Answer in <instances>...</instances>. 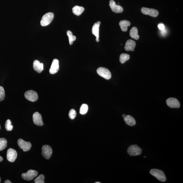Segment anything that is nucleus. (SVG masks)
<instances>
[{"label": "nucleus", "mask_w": 183, "mask_h": 183, "mask_svg": "<svg viewBox=\"0 0 183 183\" xmlns=\"http://www.w3.org/2000/svg\"><path fill=\"white\" fill-rule=\"evenodd\" d=\"M17 143L20 148L24 152L28 151L30 150L32 146L30 142L24 141L22 139H18Z\"/></svg>", "instance_id": "9"}, {"label": "nucleus", "mask_w": 183, "mask_h": 183, "mask_svg": "<svg viewBox=\"0 0 183 183\" xmlns=\"http://www.w3.org/2000/svg\"><path fill=\"white\" fill-rule=\"evenodd\" d=\"M67 35L69 37V44L70 45H72L73 42L76 40V37L73 35L72 33L70 31H68L67 32Z\"/></svg>", "instance_id": "24"}, {"label": "nucleus", "mask_w": 183, "mask_h": 183, "mask_svg": "<svg viewBox=\"0 0 183 183\" xmlns=\"http://www.w3.org/2000/svg\"><path fill=\"white\" fill-rule=\"evenodd\" d=\"M166 103L168 106L171 108H178L180 106V102L175 98H170L166 100Z\"/></svg>", "instance_id": "10"}, {"label": "nucleus", "mask_w": 183, "mask_h": 183, "mask_svg": "<svg viewBox=\"0 0 183 183\" xmlns=\"http://www.w3.org/2000/svg\"><path fill=\"white\" fill-rule=\"evenodd\" d=\"M52 154V148L50 146L45 145L42 146V154L43 156L46 159H49Z\"/></svg>", "instance_id": "8"}, {"label": "nucleus", "mask_w": 183, "mask_h": 183, "mask_svg": "<svg viewBox=\"0 0 183 183\" xmlns=\"http://www.w3.org/2000/svg\"><path fill=\"white\" fill-rule=\"evenodd\" d=\"M158 28L161 31L164 30L165 29V26L163 24H160L158 25Z\"/></svg>", "instance_id": "30"}, {"label": "nucleus", "mask_w": 183, "mask_h": 183, "mask_svg": "<svg viewBox=\"0 0 183 183\" xmlns=\"http://www.w3.org/2000/svg\"><path fill=\"white\" fill-rule=\"evenodd\" d=\"M3 159L1 156H0V162L3 161Z\"/></svg>", "instance_id": "32"}, {"label": "nucleus", "mask_w": 183, "mask_h": 183, "mask_svg": "<svg viewBox=\"0 0 183 183\" xmlns=\"http://www.w3.org/2000/svg\"><path fill=\"white\" fill-rule=\"evenodd\" d=\"M59 69V61L57 59H54L53 61L49 72L51 74H55L58 72Z\"/></svg>", "instance_id": "14"}, {"label": "nucleus", "mask_w": 183, "mask_h": 183, "mask_svg": "<svg viewBox=\"0 0 183 183\" xmlns=\"http://www.w3.org/2000/svg\"><path fill=\"white\" fill-rule=\"evenodd\" d=\"M0 129H1V125H0Z\"/></svg>", "instance_id": "38"}, {"label": "nucleus", "mask_w": 183, "mask_h": 183, "mask_svg": "<svg viewBox=\"0 0 183 183\" xmlns=\"http://www.w3.org/2000/svg\"><path fill=\"white\" fill-rule=\"evenodd\" d=\"M96 42H98L99 41V38H96Z\"/></svg>", "instance_id": "33"}, {"label": "nucleus", "mask_w": 183, "mask_h": 183, "mask_svg": "<svg viewBox=\"0 0 183 183\" xmlns=\"http://www.w3.org/2000/svg\"><path fill=\"white\" fill-rule=\"evenodd\" d=\"M144 158H146V156H144Z\"/></svg>", "instance_id": "37"}, {"label": "nucleus", "mask_w": 183, "mask_h": 183, "mask_svg": "<svg viewBox=\"0 0 183 183\" xmlns=\"http://www.w3.org/2000/svg\"><path fill=\"white\" fill-rule=\"evenodd\" d=\"M88 106L85 104H83L81 106L80 110V113L81 114L84 115L86 114L88 111Z\"/></svg>", "instance_id": "25"}, {"label": "nucleus", "mask_w": 183, "mask_h": 183, "mask_svg": "<svg viewBox=\"0 0 183 183\" xmlns=\"http://www.w3.org/2000/svg\"><path fill=\"white\" fill-rule=\"evenodd\" d=\"M130 36L134 39L137 40L139 38V36L138 34L137 28L135 26L132 28L130 31Z\"/></svg>", "instance_id": "20"}, {"label": "nucleus", "mask_w": 183, "mask_h": 183, "mask_svg": "<svg viewBox=\"0 0 183 183\" xmlns=\"http://www.w3.org/2000/svg\"><path fill=\"white\" fill-rule=\"evenodd\" d=\"M128 153L130 156H136L140 155L142 153V149L137 145H132L129 146L127 150Z\"/></svg>", "instance_id": "3"}, {"label": "nucleus", "mask_w": 183, "mask_h": 183, "mask_svg": "<svg viewBox=\"0 0 183 183\" xmlns=\"http://www.w3.org/2000/svg\"><path fill=\"white\" fill-rule=\"evenodd\" d=\"M1 182V177H0V182Z\"/></svg>", "instance_id": "36"}, {"label": "nucleus", "mask_w": 183, "mask_h": 183, "mask_svg": "<svg viewBox=\"0 0 183 183\" xmlns=\"http://www.w3.org/2000/svg\"><path fill=\"white\" fill-rule=\"evenodd\" d=\"M45 177L44 175L41 174L37 177L34 180L35 183H44V182Z\"/></svg>", "instance_id": "26"}, {"label": "nucleus", "mask_w": 183, "mask_h": 183, "mask_svg": "<svg viewBox=\"0 0 183 183\" xmlns=\"http://www.w3.org/2000/svg\"><path fill=\"white\" fill-rule=\"evenodd\" d=\"M7 141L5 138H0V151L5 149L7 146Z\"/></svg>", "instance_id": "23"}, {"label": "nucleus", "mask_w": 183, "mask_h": 183, "mask_svg": "<svg viewBox=\"0 0 183 183\" xmlns=\"http://www.w3.org/2000/svg\"><path fill=\"white\" fill-rule=\"evenodd\" d=\"M33 123L35 125L38 126H42L44 125L42 115L38 112H36L33 114Z\"/></svg>", "instance_id": "13"}, {"label": "nucleus", "mask_w": 183, "mask_h": 183, "mask_svg": "<svg viewBox=\"0 0 183 183\" xmlns=\"http://www.w3.org/2000/svg\"><path fill=\"white\" fill-rule=\"evenodd\" d=\"M101 24L100 21H97L94 24L92 27V33L96 37V38L99 37V28Z\"/></svg>", "instance_id": "18"}, {"label": "nucleus", "mask_w": 183, "mask_h": 183, "mask_svg": "<svg viewBox=\"0 0 183 183\" xmlns=\"http://www.w3.org/2000/svg\"><path fill=\"white\" fill-rule=\"evenodd\" d=\"M109 6L112 11L115 13H121L123 11V7L121 6L117 5L113 0H111L110 1Z\"/></svg>", "instance_id": "12"}, {"label": "nucleus", "mask_w": 183, "mask_h": 183, "mask_svg": "<svg viewBox=\"0 0 183 183\" xmlns=\"http://www.w3.org/2000/svg\"><path fill=\"white\" fill-rule=\"evenodd\" d=\"M34 70L38 73H40L44 70V64L38 60L34 61L33 64Z\"/></svg>", "instance_id": "16"}, {"label": "nucleus", "mask_w": 183, "mask_h": 183, "mask_svg": "<svg viewBox=\"0 0 183 183\" xmlns=\"http://www.w3.org/2000/svg\"><path fill=\"white\" fill-rule=\"evenodd\" d=\"M95 183H101V182H95Z\"/></svg>", "instance_id": "35"}, {"label": "nucleus", "mask_w": 183, "mask_h": 183, "mask_svg": "<svg viewBox=\"0 0 183 183\" xmlns=\"http://www.w3.org/2000/svg\"><path fill=\"white\" fill-rule=\"evenodd\" d=\"M124 120L128 125L133 126L136 125L135 119L131 115H126L125 117L124 118Z\"/></svg>", "instance_id": "17"}, {"label": "nucleus", "mask_w": 183, "mask_h": 183, "mask_svg": "<svg viewBox=\"0 0 183 183\" xmlns=\"http://www.w3.org/2000/svg\"><path fill=\"white\" fill-rule=\"evenodd\" d=\"M97 72L100 76L107 80H109L111 78V73L108 69L107 68L99 67L97 69Z\"/></svg>", "instance_id": "4"}, {"label": "nucleus", "mask_w": 183, "mask_h": 183, "mask_svg": "<svg viewBox=\"0 0 183 183\" xmlns=\"http://www.w3.org/2000/svg\"><path fill=\"white\" fill-rule=\"evenodd\" d=\"M54 17V14L52 12H49L45 14L42 16L40 21L42 26H48L52 22Z\"/></svg>", "instance_id": "2"}, {"label": "nucleus", "mask_w": 183, "mask_h": 183, "mask_svg": "<svg viewBox=\"0 0 183 183\" xmlns=\"http://www.w3.org/2000/svg\"><path fill=\"white\" fill-rule=\"evenodd\" d=\"M126 115L125 114H123V115H122V117H123V118H125V117Z\"/></svg>", "instance_id": "34"}, {"label": "nucleus", "mask_w": 183, "mask_h": 183, "mask_svg": "<svg viewBox=\"0 0 183 183\" xmlns=\"http://www.w3.org/2000/svg\"><path fill=\"white\" fill-rule=\"evenodd\" d=\"M26 98L32 102L36 101L38 99V95L36 92L33 90H29L26 92L24 94Z\"/></svg>", "instance_id": "7"}, {"label": "nucleus", "mask_w": 183, "mask_h": 183, "mask_svg": "<svg viewBox=\"0 0 183 183\" xmlns=\"http://www.w3.org/2000/svg\"><path fill=\"white\" fill-rule=\"evenodd\" d=\"M5 128L8 131H11L13 129V126L12 125L10 119L6 121L5 123Z\"/></svg>", "instance_id": "27"}, {"label": "nucleus", "mask_w": 183, "mask_h": 183, "mask_svg": "<svg viewBox=\"0 0 183 183\" xmlns=\"http://www.w3.org/2000/svg\"><path fill=\"white\" fill-rule=\"evenodd\" d=\"M76 112L74 109L70 110L69 113V117L71 119H73L76 117Z\"/></svg>", "instance_id": "29"}, {"label": "nucleus", "mask_w": 183, "mask_h": 183, "mask_svg": "<svg viewBox=\"0 0 183 183\" xmlns=\"http://www.w3.org/2000/svg\"><path fill=\"white\" fill-rule=\"evenodd\" d=\"M150 173L158 180L162 182H166V180L165 175L164 172L157 169H152L150 171Z\"/></svg>", "instance_id": "1"}, {"label": "nucleus", "mask_w": 183, "mask_h": 183, "mask_svg": "<svg viewBox=\"0 0 183 183\" xmlns=\"http://www.w3.org/2000/svg\"><path fill=\"white\" fill-rule=\"evenodd\" d=\"M5 183H11V181H10L9 180H7L5 181V182H4Z\"/></svg>", "instance_id": "31"}, {"label": "nucleus", "mask_w": 183, "mask_h": 183, "mask_svg": "<svg viewBox=\"0 0 183 183\" xmlns=\"http://www.w3.org/2000/svg\"><path fill=\"white\" fill-rule=\"evenodd\" d=\"M38 173L35 170H30L26 173H22L21 176L24 180L30 181L33 180L34 178L37 176Z\"/></svg>", "instance_id": "5"}, {"label": "nucleus", "mask_w": 183, "mask_h": 183, "mask_svg": "<svg viewBox=\"0 0 183 183\" xmlns=\"http://www.w3.org/2000/svg\"><path fill=\"white\" fill-rule=\"evenodd\" d=\"M119 25L122 31L126 32L127 31L128 27L131 25V22L127 20H121L119 22Z\"/></svg>", "instance_id": "19"}, {"label": "nucleus", "mask_w": 183, "mask_h": 183, "mask_svg": "<svg viewBox=\"0 0 183 183\" xmlns=\"http://www.w3.org/2000/svg\"><path fill=\"white\" fill-rule=\"evenodd\" d=\"M72 12L73 14L77 16H79L84 11V8L78 6H74L72 8Z\"/></svg>", "instance_id": "21"}, {"label": "nucleus", "mask_w": 183, "mask_h": 183, "mask_svg": "<svg viewBox=\"0 0 183 183\" xmlns=\"http://www.w3.org/2000/svg\"><path fill=\"white\" fill-rule=\"evenodd\" d=\"M5 92L3 87L0 86V101H3L5 99Z\"/></svg>", "instance_id": "28"}, {"label": "nucleus", "mask_w": 183, "mask_h": 183, "mask_svg": "<svg viewBox=\"0 0 183 183\" xmlns=\"http://www.w3.org/2000/svg\"><path fill=\"white\" fill-rule=\"evenodd\" d=\"M136 45V42L135 41L131 39L128 40L126 42L125 49L127 51H134V49Z\"/></svg>", "instance_id": "15"}, {"label": "nucleus", "mask_w": 183, "mask_h": 183, "mask_svg": "<svg viewBox=\"0 0 183 183\" xmlns=\"http://www.w3.org/2000/svg\"><path fill=\"white\" fill-rule=\"evenodd\" d=\"M141 11L144 15H149L154 17H157L159 14V12L157 10L142 7Z\"/></svg>", "instance_id": "6"}, {"label": "nucleus", "mask_w": 183, "mask_h": 183, "mask_svg": "<svg viewBox=\"0 0 183 183\" xmlns=\"http://www.w3.org/2000/svg\"><path fill=\"white\" fill-rule=\"evenodd\" d=\"M130 56L129 55L126 53H122L120 55L119 58L120 62L121 64H124L126 61L129 60Z\"/></svg>", "instance_id": "22"}, {"label": "nucleus", "mask_w": 183, "mask_h": 183, "mask_svg": "<svg viewBox=\"0 0 183 183\" xmlns=\"http://www.w3.org/2000/svg\"><path fill=\"white\" fill-rule=\"evenodd\" d=\"M17 154L15 150L10 148L7 150V157L9 162H15L17 157Z\"/></svg>", "instance_id": "11"}]
</instances>
